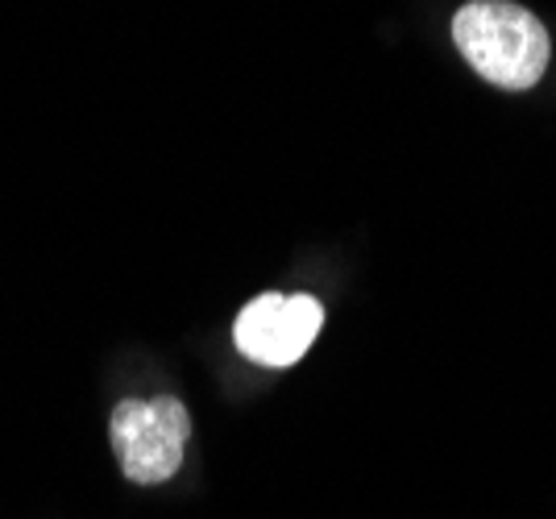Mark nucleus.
Masks as SVG:
<instances>
[{"instance_id": "obj_2", "label": "nucleus", "mask_w": 556, "mask_h": 519, "mask_svg": "<svg viewBox=\"0 0 556 519\" xmlns=\"http://www.w3.org/2000/svg\"><path fill=\"white\" fill-rule=\"evenodd\" d=\"M187 436H191V416L179 395L125 400L109 416V441L116 448L121 473L138 486H159L179 473Z\"/></svg>"}, {"instance_id": "obj_1", "label": "nucleus", "mask_w": 556, "mask_h": 519, "mask_svg": "<svg viewBox=\"0 0 556 519\" xmlns=\"http://www.w3.org/2000/svg\"><path fill=\"white\" fill-rule=\"evenodd\" d=\"M453 42H457L465 63L503 92L535 88L548 72V59H553V42H548L544 22L532 9L510 4V0L462 4L453 17Z\"/></svg>"}, {"instance_id": "obj_3", "label": "nucleus", "mask_w": 556, "mask_h": 519, "mask_svg": "<svg viewBox=\"0 0 556 519\" xmlns=\"http://www.w3.org/2000/svg\"><path fill=\"white\" fill-rule=\"evenodd\" d=\"M320 325H325L320 300L266 291L254 304L241 307L232 341L257 366H295L307 354V345L320 337Z\"/></svg>"}]
</instances>
